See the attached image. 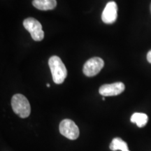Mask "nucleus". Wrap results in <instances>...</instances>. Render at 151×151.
I'll list each match as a JSON object with an SVG mask.
<instances>
[{
  "label": "nucleus",
  "instance_id": "1",
  "mask_svg": "<svg viewBox=\"0 0 151 151\" xmlns=\"http://www.w3.org/2000/svg\"><path fill=\"white\" fill-rule=\"evenodd\" d=\"M52 80L56 84H62L67 78V71L65 64L58 56H52L48 60Z\"/></svg>",
  "mask_w": 151,
  "mask_h": 151
},
{
  "label": "nucleus",
  "instance_id": "2",
  "mask_svg": "<svg viewBox=\"0 0 151 151\" xmlns=\"http://www.w3.org/2000/svg\"><path fill=\"white\" fill-rule=\"evenodd\" d=\"M11 106L14 113L22 118H27L31 113L29 101L23 94H14L11 99Z\"/></svg>",
  "mask_w": 151,
  "mask_h": 151
},
{
  "label": "nucleus",
  "instance_id": "3",
  "mask_svg": "<svg viewBox=\"0 0 151 151\" xmlns=\"http://www.w3.org/2000/svg\"><path fill=\"white\" fill-rule=\"evenodd\" d=\"M23 26L31 35L33 40L36 41H42L44 38V32L42 25L37 20L33 18H28L24 20Z\"/></svg>",
  "mask_w": 151,
  "mask_h": 151
},
{
  "label": "nucleus",
  "instance_id": "4",
  "mask_svg": "<svg viewBox=\"0 0 151 151\" xmlns=\"http://www.w3.org/2000/svg\"><path fill=\"white\" fill-rule=\"evenodd\" d=\"M60 132L62 135L70 140H76L79 137V129L73 120L65 119L60 122L59 126Z\"/></svg>",
  "mask_w": 151,
  "mask_h": 151
},
{
  "label": "nucleus",
  "instance_id": "5",
  "mask_svg": "<svg viewBox=\"0 0 151 151\" xmlns=\"http://www.w3.org/2000/svg\"><path fill=\"white\" fill-rule=\"evenodd\" d=\"M104 66V62L100 58H92L88 60L83 66V71L86 76L92 77L97 75Z\"/></svg>",
  "mask_w": 151,
  "mask_h": 151
},
{
  "label": "nucleus",
  "instance_id": "6",
  "mask_svg": "<svg viewBox=\"0 0 151 151\" xmlns=\"http://www.w3.org/2000/svg\"><path fill=\"white\" fill-rule=\"evenodd\" d=\"M125 89L124 83L121 82H117L111 84H105L99 88V92L104 97L117 96L121 94Z\"/></svg>",
  "mask_w": 151,
  "mask_h": 151
},
{
  "label": "nucleus",
  "instance_id": "7",
  "mask_svg": "<svg viewBox=\"0 0 151 151\" xmlns=\"http://www.w3.org/2000/svg\"><path fill=\"white\" fill-rule=\"evenodd\" d=\"M118 17V6L115 1H109L104 9L101 19L106 24H113Z\"/></svg>",
  "mask_w": 151,
  "mask_h": 151
},
{
  "label": "nucleus",
  "instance_id": "8",
  "mask_svg": "<svg viewBox=\"0 0 151 151\" xmlns=\"http://www.w3.org/2000/svg\"><path fill=\"white\" fill-rule=\"evenodd\" d=\"M32 4L36 9L41 11L52 10L56 7V0H33Z\"/></svg>",
  "mask_w": 151,
  "mask_h": 151
},
{
  "label": "nucleus",
  "instance_id": "9",
  "mask_svg": "<svg viewBox=\"0 0 151 151\" xmlns=\"http://www.w3.org/2000/svg\"><path fill=\"white\" fill-rule=\"evenodd\" d=\"M109 148L112 151L121 150V151H130L128 148L127 143L122 140L120 138H114L111 141Z\"/></svg>",
  "mask_w": 151,
  "mask_h": 151
},
{
  "label": "nucleus",
  "instance_id": "10",
  "mask_svg": "<svg viewBox=\"0 0 151 151\" xmlns=\"http://www.w3.org/2000/svg\"><path fill=\"white\" fill-rule=\"evenodd\" d=\"M130 120L132 122L135 123L139 127H143L148 121V117L146 113H135L132 115Z\"/></svg>",
  "mask_w": 151,
  "mask_h": 151
},
{
  "label": "nucleus",
  "instance_id": "11",
  "mask_svg": "<svg viewBox=\"0 0 151 151\" xmlns=\"http://www.w3.org/2000/svg\"><path fill=\"white\" fill-rule=\"evenodd\" d=\"M147 60H148L149 63L151 64V50L147 54Z\"/></svg>",
  "mask_w": 151,
  "mask_h": 151
},
{
  "label": "nucleus",
  "instance_id": "12",
  "mask_svg": "<svg viewBox=\"0 0 151 151\" xmlns=\"http://www.w3.org/2000/svg\"><path fill=\"white\" fill-rule=\"evenodd\" d=\"M46 86H47V87H50V84H48V83H47V84H46Z\"/></svg>",
  "mask_w": 151,
  "mask_h": 151
},
{
  "label": "nucleus",
  "instance_id": "13",
  "mask_svg": "<svg viewBox=\"0 0 151 151\" xmlns=\"http://www.w3.org/2000/svg\"><path fill=\"white\" fill-rule=\"evenodd\" d=\"M102 100H104H104H105V98H104V97H103V98H102Z\"/></svg>",
  "mask_w": 151,
  "mask_h": 151
},
{
  "label": "nucleus",
  "instance_id": "14",
  "mask_svg": "<svg viewBox=\"0 0 151 151\" xmlns=\"http://www.w3.org/2000/svg\"><path fill=\"white\" fill-rule=\"evenodd\" d=\"M150 11H151V4H150Z\"/></svg>",
  "mask_w": 151,
  "mask_h": 151
}]
</instances>
